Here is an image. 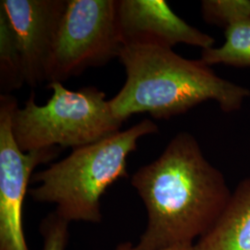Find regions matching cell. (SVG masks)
Instances as JSON below:
<instances>
[{
	"mask_svg": "<svg viewBox=\"0 0 250 250\" xmlns=\"http://www.w3.org/2000/svg\"><path fill=\"white\" fill-rule=\"evenodd\" d=\"M131 184L147 211V226L136 250L195 244L218 221L232 196L222 171L188 132L176 134L157 160L135 171Z\"/></svg>",
	"mask_w": 250,
	"mask_h": 250,
	"instance_id": "obj_1",
	"label": "cell"
},
{
	"mask_svg": "<svg viewBox=\"0 0 250 250\" xmlns=\"http://www.w3.org/2000/svg\"><path fill=\"white\" fill-rule=\"evenodd\" d=\"M119 60L126 81L108 104L123 123L142 112L170 119L206 101H215L223 111L231 113L250 97L248 88L218 76L200 60L185 59L169 47L125 45Z\"/></svg>",
	"mask_w": 250,
	"mask_h": 250,
	"instance_id": "obj_2",
	"label": "cell"
},
{
	"mask_svg": "<svg viewBox=\"0 0 250 250\" xmlns=\"http://www.w3.org/2000/svg\"><path fill=\"white\" fill-rule=\"evenodd\" d=\"M159 132L158 125L145 119L131 128L96 143L72 149L65 159L38 171L29 190L34 200L56 205L55 213L65 222H102L100 199L108 187L128 177L127 157L140 138Z\"/></svg>",
	"mask_w": 250,
	"mask_h": 250,
	"instance_id": "obj_3",
	"label": "cell"
},
{
	"mask_svg": "<svg viewBox=\"0 0 250 250\" xmlns=\"http://www.w3.org/2000/svg\"><path fill=\"white\" fill-rule=\"evenodd\" d=\"M47 87L52 96L45 105H37L32 93L12 114V131L21 151L53 146L75 149L121 131L124 123L113 115L103 91L94 86L72 91L60 82Z\"/></svg>",
	"mask_w": 250,
	"mask_h": 250,
	"instance_id": "obj_4",
	"label": "cell"
},
{
	"mask_svg": "<svg viewBox=\"0 0 250 250\" xmlns=\"http://www.w3.org/2000/svg\"><path fill=\"white\" fill-rule=\"evenodd\" d=\"M117 0H67L45 71L62 83L119 58L124 45L117 25Z\"/></svg>",
	"mask_w": 250,
	"mask_h": 250,
	"instance_id": "obj_5",
	"label": "cell"
},
{
	"mask_svg": "<svg viewBox=\"0 0 250 250\" xmlns=\"http://www.w3.org/2000/svg\"><path fill=\"white\" fill-rule=\"evenodd\" d=\"M18 107L10 94L0 95V250H30L24 237L22 206L37 166L56 159L62 148L22 152L12 131V114Z\"/></svg>",
	"mask_w": 250,
	"mask_h": 250,
	"instance_id": "obj_6",
	"label": "cell"
},
{
	"mask_svg": "<svg viewBox=\"0 0 250 250\" xmlns=\"http://www.w3.org/2000/svg\"><path fill=\"white\" fill-rule=\"evenodd\" d=\"M67 0H2L0 12L9 21L21 56L24 79L35 87L45 71Z\"/></svg>",
	"mask_w": 250,
	"mask_h": 250,
	"instance_id": "obj_7",
	"label": "cell"
},
{
	"mask_svg": "<svg viewBox=\"0 0 250 250\" xmlns=\"http://www.w3.org/2000/svg\"><path fill=\"white\" fill-rule=\"evenodd\" d=\"M116 13L124 46L187 44L203 50L214 45L213 37L189 25L164 0H117Z\"/></svg>",
	"mask_w": 250,
	"mask_h": 250,
	"instance_id": "obj_8",
	"label": "cell"
},
{
	"mask_svg": "<svg viewBox=\"0 0 250 250\" xmlns=\"http://www.w3.org/2000/svg\"><path fill=\"white\" fill-rule=\"evenodd\" d=\"M194 250H250V177L232 192L223 214Z\"/></svg>",
	"mask_w": 250,
	"mask_h": 250,
	"instance_id": "obj_9",
	"label": "cell"
},
{
	"mask_svg": "<svg viewBox=\"0 0 250 250\" xmlns=\"http://www.w3.org/2000/svg\"><path fill=\"white\" fill-rule=\"evenodd\" d=\"M224 36L221 46L202 50L200 61L208 66L224 64L250 68V17L227 28Z\"/></svg>",
	"mask_w": 250,
	"mask_h": 250,
	"instance_id": "obj_10",
	"label": "cell"
},
{
	"mask_svg": "<svg viewBox=\"0 0 250 250\" xmlns=\"http://www.w3.org/2000/svg\"><path fill=\"white\" fill-rule=\"evenodd\" d=\"M25 83L21 56L9 21L0 12V89L9 94Z\"/></svg>",
	"mask_w": 250,
	"mask_h": 250,
	"instance_id": "obj_11",
	"label": "cell"
},
{
	"mask_svg": "<svg viewBox=\"0 0 250 250\" xmlns=\"http://www.w3.org/2000/svg\"><path fill=\"white\" fill-rule=\"evenodd\" d=\"M201 12L207 23L224 30L250 17V0H204Z\"/></svg>",
	"mask_w": 250,
	"mask_h": 250,
	"instance_id": "obj_12",
	"label": "cell"
},
{
	"mask_svg": "<svg viewBox=\"0 0 250 250\" xmlns=\"http://www.w3.org/2000/svg\"><path fill=\"white\" fill-rule=\"evenodd\" d=\"M69 223L55 212L45 218L40 225L44 238L43 250H65L69 240Z\"/></svg>",
	"mask_w": 250,
	"mask_h": 250,
	"instance_id": "obj_13",
	"label": "cell"
},
{
	"mask_svg": "<svg viewBox=\"0 0 250 250\" xmlns=\"http://www.w3.org/2000/svg\"><path fill=\"white\" fill-rule=\"evenodd\" d=\"M114 250H135V247L133 246L132 243H130V242H125V243L120 244ZM161 250H194V244H181V245L172 246V247H170V248H167V249Z\"/></svg>",
	"mask_w": 250,
	"mask_h": 250,
	"instance_id": "obj_14",
	"label": "cell"
}]
</instances>
